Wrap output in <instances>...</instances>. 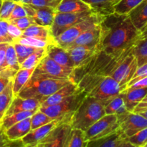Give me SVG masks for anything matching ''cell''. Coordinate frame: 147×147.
<instances>
[{
    "label": "cell",
    "instance_id": "obj_1",
    "mask_svg": "<svg viewBox=\"0 0 147 147\" xmlns=\"http://www.w3.org/2000/svg\"><path fill=\"white\" fill-rule=\"evenodd\" d=\"M100 26V48L112 58L128 55L141 37V31L134 25L128 14L113 12L105 16Z\"/></svg>",
    "mask_w": 147,
    "mask_h": 147
},
{
    "label": "cell",
    "instance_id": "obj_2",
    "mask_svg": "<svg viewBox=\"0 0 147 147\" xmlns=\"http://www.w3.org/2000/svg\"><path fill=\"white\" fill-rule=\"evenodd\" d=\"M77 84L88 96L103 101L105 106L125 89V87L109 76H86L82 78Z\"/></svg>",
    "mask_w": 147,
    "mask_h": 147
},
{
    "label": "cell",
    "instance_id": "obj_3",
    "mask_svg": "<svg viewBox=\"0 0 147 147\" xmlns=\"http://www.w3.org/2000/svg\"><path fill=\"white\" fill-rule=\"evenodd\" d=\"M70 81L73 80L70 79L52 78L32 75L30 80L17 96L24 98H35L41 103L49 96Z\"/></svg>",
    "mask_w": 147,
    "mask_h": 147
},
{
    "label": "cell",
    "instance_id": "obj_4",
    "mask_svg": "<svg viewBox=\"0 0 147 147\" xmlns=\"http://www.w3.org/2000/svg\"><path fill=\"white\" fill-rule=\"evenodd\" d=\"M105 115L104 103L87 95L72 116L70 124L72 128L86 131Z\"/></svg>",
    "mask_w": 147,
    "mask_h": 147
},
{
    "label": "cell",
    "instance_id": "obj_5",
    "mask_svg": "<svg viewBox=\"0 0 147 147\" xmlns=\"http://www.w3.org/2000/svg\"><path fill=\"white\" fill-rule=\"evenodd\" d=\"M87 95L86 91L80 89L77 93L68 96L57 104L40 107L39 109L53 119L65 118L70 121L74 112Z\"/></svg>",
    "mask_w": 147,
    "mask_h": 147
},
{
    "label": "cell",
    "instance_id": "obj_6",
    "mask_svg": "<svg viewBox=\"0 0 147 147\" xmlns=\"http://www.w3.org/2000/svg\"><path fill=\"white\" fill-rule=\"evenodd\" d=\"M104 17L105 15L95 12L88 18L75 24L73 27H70L67 30L61 33L60 35L55 37V43L63 48H67L83 32L88 30L93 26L100 24Z\"/></svg>",
    "mask_w": 147,
    "mask_h": 147
},
{
    "label": "cell",
    "instance_id": "obj_7",
    "mask_svg": "<svg viewBox=\"0 0 147 147\" xmlns=\"http://www.w3.org/2000/svg\"><path fill=\"white\" fill-rule=\"evenodd\" d=\"M119 129L117 116L116 114H106L85 131V139L88 143L108 136Z\"/></svg>",
    "mask_w": 147,
    "mask_h": 147
},
{
    "label": "cell",
    "instance_id": "obj_8",
    "mask_svg": "<svg viewBox=\"0 0 147 147\" xmlns=\"http://www.w3.org/2000/svg\"><path fill=\"white\" fill-rule=\"evenodd\" d=\"M74 68L61 65L46 55L36 66L32 75L58 79L72 80Z\"/></svg>",
    "mask_w": 147,
    "mask_h": 147
},
{
    "label": "cell",
    "instance_id": "obj_9",
    "mask_svg": "<svg viewBox=\"0 0 147 147\" xmlns=\"http://www.w3.org/2000/svg\"><path fill=\"white\" fill-rule=\"evenodd\" d=\"M95 12L96 11L93 9L77 13L56 12L53 24L50 27L52 35L54 38L57 37L70 27L88 18Z\"/></svg>",
    "mask_w": 147,
    "mask_h": 147
},
{
    "label": "cell",
    "instance_id": "obj_10",
    "mask_svg": "<svg viewBox=\"0 0 147 147\" xmlns=\"http://www.w3.org/2000/svg\"><path fill=\"white\" fill-rule=\"evenodd\" d=\"M117 116L119 129L126 138L147 127V119L139 113L127 111Z\"/></svg>",
    "mask_w": 147,
    "mask_h": 147
},
{
    "label": "cell",
    "instance_id": "obj_11",
    "mask_svg": "<svg viewBox=\"0 0 147 147\" xmlns=\"http://www.w3.org/2000/svg\"><path fill=\"white\" fill-rule=\"evenodd\" d=\"M137 67V60L131 52L119 63L110 76L126 88V85L133 78Z\"/></svg>",
    "mask_w": 147,
    "mask_h": 147
},
{
    "label": "cell",
    "instance_id": "obj_12",
    "mask_svg": "<svg viewBox=\"0 0 147 147\" xmlns=\"http://www.w3.org/2000/svg\"><path fill=\"white\" fill-rule=\"evenodd\" d=\"M70 119L65 118H58L52 121L40 126L35 129L30 130L24 137L21 139L22 143L24 147H37V145L42 140L55 126L60 123H70Z\"/></svg>",
    "mask_w": 147,
    "mask_h": 147
},
{
    "label": "cell",
    "instance_id": "obj_13",
    "mask_svg": "<svg viewBox=\"0 0 147 147\" xmlns=\"http://www.w3.org/2000/svg\"><path fill=\"white\" fill-rule=\"evenodd\" d=\"M72 126L70 123H60L54 128L37 147H64L66 139Z\"/></svg>",
    "mask_w": 147,
    "mask_h": 147
},
{
    "label": "cell",
    "instance_id": "obj_14",
    "mask_svg": "<svg viewBox=\"0 0 147 147\" xmlns=\"http://www.w3.org/2000/svg\"><path fill=\"white\" fill-rule=\"evenodd\" d=\"M28 17L32 19L34 22L39 25L50 26L53 24L55 9L47 7H38L30 4H22Z\"/></svg>",
    "mask_w": 147,
    "mask_h": 147
},
{
    "label": "cell",
    "instance_id": "obj_15",
    "mask_svg": "<svg viewBox=\"0 0 147 147\" xmlns=\"http://www.w3.org/2000/svg\"><path fill=\"white\" fill-rule=\"evenodd\" d=\"M20 68L17 53L13 44H8L3 63L0 65V76L9 80H13Z\"/></svg>",
    "mask_w": 147,
    "mask_h": 147
},
{
    "label": "cell",
    "instance_id": "obj_16",
    "mask_svg": "<svg viewBox=\"0 0 147 147\" xmlns=\"http://www.w3.org/2000/svg\"><path fill=\"white\" fill-rule=\"evenodd\" d=\"M74 64V68L86 64L95 54L100 50V45L89 47L85 45H76L66 48Z\"/></svg>",
    "mask_w": 147,
    "mask_h": 147
},
{
    "label": "cell",
    "instance_id": "obj_17",
    "mask_svg": "<svg viewBox=\"0 0 147 147\" xmlns=\"http://www.w3.org/2000/svg\"><path fill=\"white\" fill-rule=\"evenodd\" d=\"M132 145L119 129L116 131L87 143L86 147H128Z\"/></svg>",
    "mask_w": 147,
    "mask_h": 147
},
{
    "label": "cell",
    "instance_id": "obj_18",
    "mask_svg": "<svg viewBox=\"0 0 147 147\" xmlns=\"http://www.w3.org/2000/svg\"><path fill=\"white\" fill-rule=\"evenodd\" d=\"M40 106V102L38 100L32 98H24L15 96L13 98L12 102L5 113V116L13 114L22 111L38 110Z\"/></svg>",
    "mask_w": 147,
    "mask_h": 147
},
{
    "label": "cell",
    "instance_id": "obj_19",
    "mask_svg": "<svg viewBox=\"0 0 147 147\" xmlns=\"http://www.w3.org/2000/svg\"><path fill=\"white\" fill-rule=\"evenodd\" d=\"M80 90V88L77 83L73 81H70L67 85L60 88L59 90L49 96L44 101L42 102L40 107H46V106L57 104L68 96L75 94Z\"/></svg>",
    "mask_w": 147,
    "mask_h": 147
},
{
    "label": "cell",
    "instance_id": "obj_20",
    "mask_svg": "<svg viewBox=\"0 0 147 147\" xmlns=\"http://www.w3.org/2000/svg\"><path fill=\"white\" fill-rule=\"evenodd\" d=\"M100 39V24L90 27L78 36L68 47L76 45H85L89 47L99 46ZM66 49V48H65Z\"/></svg>",
    "mask_w": 147,
    "mask_h": 147
},
{
    "label": "cell",
    "instance_id": "obj_21",
    "mask_svg": "<svg viewBox=\"0 0 147 147\" xmlns=\"http://www.w3.org/2000/svg\"><path fill=\"white\" fill-rule=\"evenodd\" d=\"M46 55L64 67L74 68V64L68 52L55 42L50 43L46 47Z\"/></svg>",
    "mask_w": 147,
    "mask_h": 147
},
{
    "label": "cell",
    "instance_id": "obj_22",
    "mask_svg": "<svg viewBox=\"0 0 147 147\" xmlns=\"http://www.w3.org/2000/svg\"><path fill=\"white\" fill-rule=\"evenodd\" d=\"M147 94V88H125L119 95L123 98L127 111L133 112L134 109Z\"/></svg>",
    "mask_w": 147,
    "mask_h": 147
},
{
    "label": "cell",
    "instance_id": "obj_23",
    "mask_svg": "<svg viewBox=\"0 0 147 147\" xmlns=\"http://www.w3.org/2000/svg\"><path fill=\"white\" fill-rule=\"evenodd\" d=\"M22 37H29L47 42L49 44L55 42L54 37L52 35L50 26H42L34 24L29 27L23 31Z\"/></svg>",
    "mask_w": 147,
    "mask_h": 147
},
{
    "label": "cell",
    "instance_id": "obj_24",
    "mask_svg": "<svg viewBox=\"0 0 147 147\" xmlns=\"http://www.w3.org/2000/svg\"><path fill=\"white\" fill-rule=\"evenodd\" d=\"M127 14L134 25L142 30L147 24V0H143Z\"/></svg>",
    "mask_w": 147,
    "mask_h": 147
},
{
    "label": "cell",
    "instance_id": "obj_25",
    "mask_svg": "<svg viewBox=\"0 0 147 147\" xmlns=\"http://www.w3.org/2000/svg\"><path fill=\"white\" fill-rule=\"evenodd\" d=\"M31 130V119L30 117L27 118L21 121L16 123L11 127L4 131L6 136L9 140H20L24 137Z\"/></svg>",
    "mask_w": 147,
    "mask_h": 147
},
{
    "label": "cell",
    "instance_id": "obj_26",
    "mask_svg": "<svg viewBox=\"0 0 147 147\" xmlns=\"http://www.w3.org/2000/svg\"><path fill=\"white\" fill-rule=\"evenodd\" d=\"M93 9L83 0H62L56 8V12L77 13Z\"/></svg>",
    "mask_w": 147,
    "mask_h": 147
},
{
    "label": "cell",
    "instance_id": "obj_27",
    "mask_svg": "<svg viewBox=\"0 0 147 147\" xmlns=\"http://www.w3.org/2000/svg\"><path fill=\"white\" fill-rule=\"evenodd\" d=\"M88 4L94 11L102 15H109L114 12V7L121 0H83Z\"/></svg>",
    "mask_w": 147,
    "mask_h": 147
},
{
    "label": "cell",
    "instance_id": "obj_28",
    "mask_svg": "<svg viewBox=\"0 0 147 147\" xmlns=\"http://www.w3.org/2000/svg\"><path fill=\"white\" fill-rule=\"evenodd\" d=\"M35 67L26 69L20 68V70L16 73L15 76L13 78V92L15 96H17L22 88L25 86L30 78H31Z\"/></svg>",
    "mask_w": 147,
    "mask_h": 147
},
{
    "label": "cell",
    "instance_id": "obj_29",
    "mask_svg": "<svg viewBox=\"0 0 147 147\" xmlns=\"http://www.w3.org/2000/svg\"><path fill=\"white\" fill-rule=\"evenodd\" d=\"M14 96L15 95L13 92V82L11 80L4 90L0 93V121L11 105Z\"/></svg>",
    "mask_w": 147,
    "mask_h": 147
},
{
    "label": "cell",
    "instance_id": "obj_30",
    "mask_svg": "<svg viewBox=\"0 0 147 147\" xmlns=\"http://www.w3.org/2000/svg\"><path fill=\"white\" fill-rule=\"evenodd\" d=\"M37 110L28 111H22L18 113H13V114L5 116L3 117L0 121V126L4 131H6L7 129L11 127L16 123L21 121L27 118L31 117Z\"/></svg>",
    "mask_w": 147,
    "mask_h": 147
},
{
    "label": "cell",
    "instance_id": "obj_31",
    "mask_svg": "<svg viewBox=\"0 0 147 147\" xmlns=\"http://www.w3.org/2000/svg\"><path fill=\"white\" fill-rule=\"evenodd\" d=\"M85 131L79 129L72 128L66 139L64 147H86Z\"/></svg>",
    "mask_w": 147,
    "mask_h": 147
},
{
    "label": "cell",
    "instance_id": "obj_32",
    "mask_svg": "<svg viewBox=\"0 0 147 147\" xmlns=\"http://www.w3.org/2000/svg\"><path fill=\"white\" fill-rule=\"evenodd\" d=\"M132 53L137 60L138 67L147 63V37L139 38L134 46Z\"/></svg>",
    "mask_w": 147,
    "mask_h": 147
},
{
    "label": "cell",
    "instance_id": "obj_33",
    "mask_svg": "<svg viewBox=\"0 0 147 147\" xmlns=\"http://www.w3.org/2000/svg\"><path fill=\"white\" fill-rule=\"evenodd\" d=\"M45 55L46 47L45 48H38L24 60V62L20 65V68L30 69L36 67L40 60Z\"/></svg>",
    "mask_w": 147,
    "mask_h": 147
},
{
    "label": "cell",
    "instance_id": "obj_34",
    "mask_svg": "<svg viewBox=\"0 0 147 147\" xmlns=\"http://www.w3.org/2000/svg\"><path fill=\"white\" fill-rule=\"evenodd\" d=\"M12 44L14 45V49H15V51L17 56V60H18V63L20 64V65L24 62V60L27 57H28L32 53H33L34 51H36L38 49L36 48V47H30V46L20 44L18 42H14Z\"/></svg>",
    "mask_w": 147,
    "mask_h": 147
},
{
    "label": "cell",
    "instance_id": "obj_35",
    "mask_svg": "<svg viewBox=\"0 0 147 147\" xmlns=\"http://www.w3.org/2000/svg\"><path fill=\"white\" fill-rule=\"evenodd\" d=\"M126 140L135 147H145L147 144V127L144 128L132 136L126 138Z\"/></svg>",
    "mask_w": 147,
    "mask_h": 147
},
{
    "label": "cell",
    "instance_id": "obj_36",
    "mask_svg": "<svg viewBox=\"0 0 147 147\" xmlns=\"http://www.w3.org/2000/svg\"><path fill=\"white\" fill-rule=\"evenodd\" d=\"M142 1L143 0H121L114 7V12L121 14H127Z\"/></svg>",
    "mask_w": 147,
    "mask_h": 147
},
{
    "label": "cell",
    "instance_id": "obj_37",
    "mask_svg": "<svg viewBox=\"0 0 147 147\" xmlns=\"http://www.w3.org/2000/svg\"><path fill=\"white\" fill-rule=\"evenodd\" d=\"M30 119H31V130L37 129V128L43 126V125L54 120L52 118L49 117L42 111H41L40 109H38L30 117Z\"/></svg>",
    "mask_w": 147,
    "mask_h": 147
},
{
    "label": "cell",
    "instance_id": "obj_38",
    "mask_svg": "<svg viewBox=\"0 0 147 147\" xmlns=\"http://www.w3.org/2000/svg\"><path fill=\"white\" fill-rule=\"evenodd\" d=\"M123 105H124V102L121 96L119 94L117 96L111 99L106 104L105 106L106 114H116V112Z\"/></svg>",
    "mask_w": 147,
    "mask_h": 147
},
{
    "label": "cell",
    "instance_id": "obj_39",
    "mask_svg": "<svg viewBox=\"0 0 147 147\" xmlns=\"http://www.w3.org/2000/svg\"><path fill=\"white\" fill-rule=\"evenodd\" d=\"M14 42H18L20 44L36 47V48H45L49 45V43L47 42L29 37H21Z\"/></svg>",
    "mask_w": 147,
    "mask_h": 147
},
{
    "label": "cell",
    "instance_id": "obj_40",
    "mask_svg": "<svg viewBox=\"0 0 147 147\" xmlns=\"http://www.w3.org/2000/svg\"><path fill=\"white\" fill-rule=\"evenodd\" d=\"M15 5L16 2L11 0H2L0 8V19L8 21Z\"/></svg>",
    "mask_w": 147,
    "mask_h": 147
},
{
    "label": "cell",
    "instance_id": "obj_41",
    "mask_svg": "<svg viewBox=\"0 0 147 147\" xmlns=\"http://www.w3.org/2000/svg\"><path fill=\"white\" fill-rule=\"evenodd\" d=\"M9 24V21L0 19V44L1 43H9V44L14 43V40L9 35L8 31H7Z\"/></svg>",
    "mask_w": 147,
    "mask_h": 147
},
{
    "label": "cell",
    "instance_id": "obj_42",
    "mask_svg": "<svg viewBox=\"0 0 147 147\" xmlns=\"http://www.w3.org/2000/svg\"><path fill=\"white\" fill-rule=\"evenodd\" d=\"M62 0H24L21 4H30L38 7H47L55 9Z\"/></svg>",
    "mask_w": 147,
    "mask_h": 147
},
{
    "label": "cell",
    "instance_id": "obj_43",
    "mask_svg": "<svg viewBox=\"0 0 147 147\" xmlns=\"http://www.w3.org/2000/svg\"><path fill=\"white\" fill-rule=\"evenodd\" d=\"M9 22L14 24L16 27H17L19 29L22 30V31L25 30L26 29H27L29 27H30V26L37 24L34 22V20L32 18H30V17H28V16L20 17V18L14 19V20L9 21Z\"/></svg>",
    "mask_w": 147,
    "mask_h": 147
},
{
    "label": "cell",
    "instance_id": "obj_44",
    "mask_svg": "<svg viewBox=\"0 0 147 147\" xmlns=\"http://www.w3.org/2000/svg\"><path fill=\"white\" fill-rule=\"evenodd\" d=\"M145 77H147V63H144V65H142L137 67L134 75L133 78H132L131 79L130 81L127 83L126 88L131 86L132 84L136 83V81H138L139 80L144 78Z\"/></svg>",
    "mask_w": 147,
    "mask_h": 147
},
{
    "label": "cell",
    "instance_id": "obj_45",
    "mask_svg": "<svg viewBox=\"0 0 147 147\" xmlns=\"http://www.w3.org/2000/svg\"><path fill=\"white\" fill-rule=\"evenodd\" d=\"M13 146H23L21 139L16 141H11L6 136L4 131L0 126V147H9Z\"/></svg>",
    "mask_w": 147,
    "mask_h": 147
},
{
    "label": "cell",
    "instance_id": "obj_46",
    "mask_svg": "<svg viewBox=\"0 0 147 147\" xmlns=\"http://www.w3.org/2000/svg\"><path fill=\"white\" fill-rule=\"evenodd\" d=\"M26 16H27V12H26V10L24 9V7H23L22 4H21V3H16L15 7H14V9H13L8 21L9 22L11 20H14V19L26 17Z\"/></svg>",
    "mask_w": 147,
    "mask_h": 147
},
{
    "label": "cell",
    "instance_id": "obj_47",
    "mask_svg": "<svg viewBox=\"0 0 147 147\" xmlns=\"http://www.w3.org/2000/svg\"><path fill=\"white\" fill-rule=\"evenodd\" d=\"M7 31H8V34L10 37H11L13 40L14 42L17 41L18 39H20V37L22 36L23 34V31L21 30L20 29H19L18 27H16L14 24H11L9 22L8 25V29H7Z\"/></svg>",
    "mask_w": 147,
    "mask_h": 147
},
{
    "label": "cell",
    "instance_id": "obj_48",
    "mask_svg": "<svg viewBox=\"0 0 147 147\" xmlns=\"http://www.w3.org/2000/svg\"><path fill=\"white\" fill-rule=\"evenodd\" d=\"M133 112L139 113L141 116L147 119V102L141 101L138 103L137 106L134 109Z\"/></svg>",
    "mask_w": 147,
    "mask_h": 147
},
{
    "label": "cell",
    "instance_id": "obj_49",
    "mask_svg": "<svg viewBox=\"0 0 147 147\" xmlns=\"http://www.w3.org/2000/svg\"><path fill=\"white\" fill-rule=\"evenodd\" d=\"M147 88V77L144 78L140 79L136 83L132 84L131 86H129V87L126 88L129 89H134V88Z\"/></svg>",
    "mask_w": 147,
    "mask_h": 147
},
{
    "label": "cell",
    "instance_id": "obj_50",
    "mask_svg": "<svg viewBox=\"0 0 147 147\" xmlns=\"http://www.w3.org/2000/svg\"><path fill=\"white\" fill-rule=\"evenodd\" d=\"M9 43H1L0 44V65L3 63L5 57L6 50H7V45Z\"/></svg>",
    "mask_w": 147,
    "mask_h": 147
},
{
    "label": "cell",
    "instance_id": "obj_51",
    "mask_svg": "<svg viewBox=\"0 0 147 147\" xmlns=\"http://www.w3.org/2000/svg\"><path fill=\"white\" fill-rule=\"evenodd\" d=\"M11 80H9V79L8 78H5L0 76V93L4 90V88L7 87L8 83H9Z\"/></svg>",
    "mask_w": 147,
    "mask_h": 147
},
{
    "label": "cell",
    "instance_id": "obj_52",
    "mask_svg": "<svg viewBox=\"0 0 147 147\" xmlns=\"http://www.w3.org/2000/svg\"><path fill=\"white\" fill-rule=\"evenodd\" d=\"M142 101H143V102H147V94L146 95V96H145V97L143 99H142Z\"/></svg>",
    "mask_w": 147,
    "mask_h": 147
},
{
    "label": "cell",
    "instance_id": "obj_53",
    "mask_svg": "<svg viewBox=\"0 0 147 147\" xmlns=\"http://www.w3.org/2000/svg\"><path fill=\"white\" fill-rule=\"evenodd\" d=\"M1 3H2V0H0V8H1Z\"/></svg>",
    "mask_w": 147,
    "mask_h": 147
},
{
    "label": "cell",
    "instance_id": "obj_54",
    "mask_svg": "<svg viewBox=\"0 0 147 147\" xmlns=\"http://www.w3.org/2000/svg\"><path fill=\"white\" fill-rule=\"evenodd\" d=\"M145 147H147V144H146V145H145Z\"/></svg>",
    "mask_w": 147,
    "mask_h": 147
}]
</instances>
